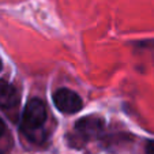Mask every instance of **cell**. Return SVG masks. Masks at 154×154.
<instances>
[{"label": "cell", "instance_id": "cell-7", "mask_svg": "<svg viewBox=\"0 0 154 154\" xmlns=\"http://www.w3.org/2000/svg\"><path fill=\"white\" fill-rule=\"evenodd\" d=\"M0 71H2V61H0Z\"/></svg>", "mask_w": 154, "mask_h": 154}, {"label": "cell", "instance_id": "cell-5", "mask_svg": "<svg viewBox=\"0 0 154 154\" xmlns=\"http://www.w3.org/2000/svg\"><path fill=\"white\" fill-rule=\"evenodd\" d=\"M6 135H7V125L3 122V119L0 117V139H3Z\"/></svg>", "mask_w": 154, "mask_h": 154}, {"label": "cell", "instance_id": "cell-2", "mask_svg": "<svg viewBox=\"0 0 154 154\" xmlns=\"http://www.w3.org/2000/svg\"><path fill=\"white\" fill-rule=\"evenodd\" d=\"M104 131V120L98 116H86L76 122L74 127L75 142H87L96 139Z\"/></svg>", "mask_w": 154, "mask_h": 154}, {"label": "cell", "instance_id": "cell-6", "mask_svg": "<svg viewBox=\"0 0 154 154\" xmlns=\"http://www.w3.org/2000/svg\"><path fill=\"white\" fill-rule=\"evenodd\" d=\"M146 154H154V140L146 145Z\"/></svg>", "mask_w": 154, "mask_h": 154}, {"label": "cell", "instance_id": "cell-1", "mask_svg": "<svg viewBox=\"0 0 154 154\" xmlns=\"http://www.w3.org/2000/svg\"><path fill=\"white\" fill-rule=\"evenodd\" d=\"M48 120V108L41 98H32L27 101L22 115L20 131L32 142L44 140L42 128Z\"/></svg>", "mask_w": 154, "mask_h": 154}, {"label": "cell", "instance_id": "cell-4", "mask_svg": "<svg viewBox=\"0 0 154 154\" xmlns=\"http://www.w3.org/2000/svg\"><path fill=\"white\" fill-rule=\"evenodd\" d=\"M19 91L10 82L0 79V108L11 109L19 104Z\"/></svg>", "mask_w": 154, "mask_h": 154}, {"label": "cell", "instance_id": "cell-3", "mask_svg": "<svg viewBox=\"0 0 154 154\" xmlns=\"http://www.w3.org/2000/svg\"><path fill=\"white\" fill-rule=\"evenodd\" d=\"M53 101H55V105L59 111L66 115L76 113L83 106L82 98L70 89H59L53 94Z\"/></svg>", "mask_w": 154, "mask_h": 154}]
</instances>
